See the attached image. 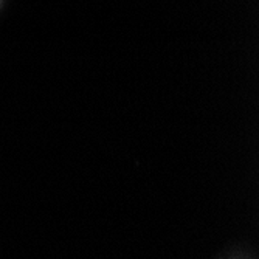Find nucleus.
Wrapping results in <instances>:
<instances>
[{
  "mask_svg": "<svg viewBox=\"0 0 259 259\" xmlns=\"http://www.w3.org/2000/svg\"><path fill=\"white\" fill-rule=\"evenodd\" d=\"M228 259H251V257L247 256V254H233V256H230Z\"/></svg>",
  "mask_w": 259,
  "mask_h": 259,
  "instance_id": "f257e3e1",
  "label": "nucleus"
}]
</instances>
